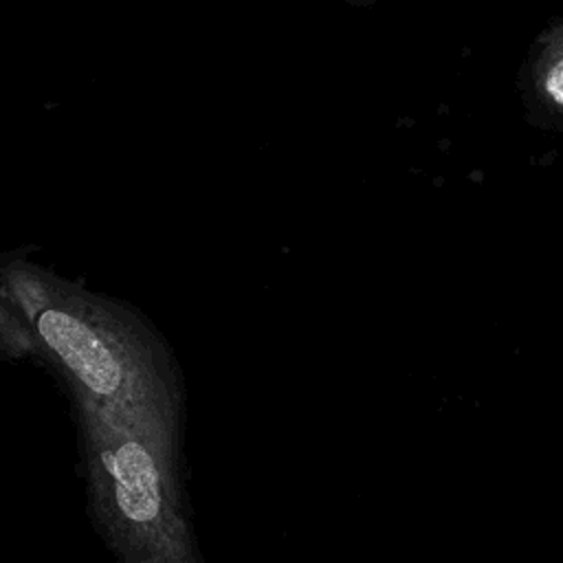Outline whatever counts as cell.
Listing matches in <instances>:
<instances>
[{"mask_svg": "<svg viewBox=\"0 0 563 563\" xmlns=\"http://www.w3.org/2000/svg\"><path fill=\"white\" fill-rule=\"evenodd\" d=\"M0 288L70 396L150 440L178 468L185 389L154 328L128 306L26 260L0 262Z\"/></svg>", "mask_w": 563, "mask_h": 563, "instance_id": "6da1fadb", "label": "cell"}, {"mask_svg": "<svg viewBox=\"0 0 563 563\" xmlns=\"http://www.w3.org/2000/svg\"><path fill=\"white\" fill-rule=\"evenodd\" d=\"M84 477L99 532L121 563H202L178 468L150 440L73 398Z\"/></svg>", "mask_w": 563, "mask_h": 563, "instance_id": "7a4b0ae2", "label": "cell"}, {"mask_svg": "<svg viewBox=\"0 0 563 563\" xmlns=\"http://www.w3.org/2000/svg\"><path fill=\"white\" fill-rule=\"evenodd\" d=\"M534 88L543 106L563 117V24L543 40L534 62Z\"/></svg>", "mask_w": 563, "mask_h": 563, "instance_id": "3957f363", "label": "cell"}, {"mask_svg": "<svg viewBox=\"0 0 563 563\" xmlns=\"http://www.w3.org/2000/svg\"><path fill=\"white\" fill-rule=\"evenodd\" d=\"M0 356H2V358H22V356L18 354V350H15L11 343H7L2 336H0Z\"/></svg>", "mask_w": 563, "mask_h": 563, "instance_id": "277c9868", "label": "cell"}]
</instances>
